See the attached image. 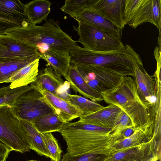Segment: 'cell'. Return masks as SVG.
Masks as SVG:
<instances>
[{"mask_svg": "<svg viewBox=\"0 0 161 161\" xmlns=\"http://www.w3.org/2000/svg\"><path fill=\"white\" fill-rule=\"evenodd\" d=\"M112 131L78 120L66 122L59 132L66 143L67 152L72 156L99 154L108 156L114 141Z\"/></svg>", "mask_w": 161, "mask_h": 161, "instance_id": "obj_1", "label": "cell"}, {"mask_svg": "<svg viewBox=\"0 0 161 161\" xmlns=\"http://www.w3.org/2000/svg\"><path fill=\"white\" fill-rule=\"evenodd\" d=\"M5 34L36 47L40 53L50 49L69 54L76 44L71 36L62 30L59 22L51 19L46 20L42 25L29 23Z\"/></svg>", "mask_w": 161, "mask_h": 161, "instance_id": "obj_2", "label": "cell"}, {"mask_svg": "<svg viewBox=\"0 0 161 161\" xmlns=\"http://www.w3.org/2000/svg\"><path fill=\"white\" fill-rule=\"evenodd\" d=\"M69 54L72 64L98 66L124 76H133V62L143 66L139 54L128 44L120 50L100 52L81 47L76 44Z\"/></svg>", "mask_w": 161, "mask_h": 161, "instance_id": "obj_3", "label": "cell"}, {"mask_svg": "<svg viewBox=\"0 0 161 161\" xmlns=\"http://www.w3.org/2000/svg\"><path fill=\"white\" fill-rule=\"evenodd\" d=\"M108 104L120 108L131 119L137 129L152 126L148 110L140 99L134 79L130 76H125L114 89L102 95Z\"/></svg>", "mask_w": 161, "mask_h": 161, "instance_id": "obj_4", "label": "cell"}, {"mask_svg": "<svg viewBox=\"0 0 161 161\" xmlns=\"http://www.w3.org/2000/svg\"><path fill=\"white\" fill-rule=\"evenodd\" d=\"M0 142L12 151L23 153L31 150L25 130L8 105L0 106Z\"/></svg>", "mask_w": 161, "mask_h": 161, "instance_id": "obj_5", "label": "cell"}, {"mask_svg": "<svg viewBox=\"0 0 161 161\" xmlns=\"http://www.w3.org/2000/svg\"><path fill=\"white\" fill-rule=\"evenodd\" d=\"M161 0H125L124 25L136 29L145 22L155 25L161 31Z\"/></svg>", "mask_w": 161, "mask_h": 161, "instance_id": "obj_6", "label": "cell"}, {"mask_svg": "<svg viewBox=\"0 0 161 161\" xmlns=\"http://www.w3.org/2000/svg\"><path fill=\"white\" fill-rule=\"evenodd\" d=\"M74 30L79 36L78 42L84 47L96 52H107L120 50L125 45L121 39L108 34L90 24L78 22Z\"/></svg>", "mask_w": 161, "mask_h": 161, "instance_id": "obj_7", "label": "cell"}, {"mask_svg": "<svg viewBox=\"0 0 161 161\" xmlns=\"http://www.w3.org/2000/svg\"><path fill=\"white\" fill-rule=\"evenodd\" d=\"M30 85V88L19 96L12 106L16 116L19 119L31 122L54 113L40 90L36 86Z\"/></svg>", "mask_w": 161, "mask_h": 161, "instance_id": "obj_8", "label": "cell"}, {"mask_svg": "<svg viewBox=\"0 0 161 161\" xmlns=\"http://www.w3.org/2000/svg\"><path fill=\"white\" fill-rule=\"evenodd\" d=\"M74 65L89 86L101 95L117 87L125 76L98 66Z\"/></svg>", "mask_w": 161, "mask_h": 161, "instance_id": "obj_9", "label": "cell"}, {"mask_svg": "<svg viewBox=\"0 0 161 161\" xmlns=\"http://www.w3.org/2000/svg\"><path fill=\"white\" fill-rule=\"evenodd\" d=\"M154 136L149 142L116 151L103 161H158L160 160V144Z\"/></svg>", "mask_w": 161, "mask_h": 161, "instance_id": "obj_10", "label": "cell"}, {"mask_svg": "<svg viewBox=\"0 0 161 161\" xmlns=\"http://www.w3.org/2000/svg\"><path fill=\"white\" fill-rule=\"evenodd\" d=\"M133 77L135 80L139 97L147 108L149 113L151 107L154 106L158 100V81L154 80L153 77L145 71L143 66L133 63Z\"/></svg>", "mask_w": 161, "mask_h": 161, "instance_id": "obj_11", "label": "cell"}, {"mask_svg": "<svg viewBox=\"0 0 161 161\" xmlns=\"http://www.w3.org/2000/svg\"><path fill=\"white\" fill-rule=\"evenodd\" d=\"M34 56H41L36 47L8 35L0 36V60H15Z\"/></svg>", "mask_w": 161, "mask_h": 161, "instance_id": "obj_12", "label": "cell"}, {"mask_svg": "<svg viewBox=\"0 0 161 161\" xmlns=\"http://www.w3.org/2000/svg\"><path fill=\"white\" fill-rule=\"evenodd\" d=\"M70 16L78 22L91 25L121 39L122 29L89 8L70 15Z\"/></svg>", "mask_w": 161, "mask_h": 161, "instance_id": "obj_13", "label": "cell"}, {"mask_svg": "<svg viewBox=\"0 0 161 161\" xmlns=\"http://www.w3.org/2000/svg\"><path fill=\"white\" fill-rule=\"evenodd\" d=\"M125 0H97L89 8L123 30L125 27Z\"/></svg>", "mask_w": 161, "mask_h": 161, "instance_id": "obj_14", "label": "cell"}, {"mask_svg": "<svg viewBox=\"0 0 161 161\" xmlns=\"http://www.w3.org/2000/svg\"><path fill=\"white\" fill-rule=\"evenodd\" d=\"M122 110L119 107L110 104L94 113L80 116L79 120L112 129Z\"/></svg>", "mask_w": 161, "mask_h": 161, "instance_id": "obj_15", "label": "cell"}, {"mask_svg": "<svg viewBox=\"0 0 161 161\" xmlns=\"http://www.w3.org/2000/svg\"><path fill=\"white\" fill-rule=\"evenodd\" d=\"M40 90L54 112L65 122H69L82 115V112L66 98L45 90Z\"/></svg>", "mask_w": 161, "mask_h": 161, "instance_id": "obj_16", "label": "cell"}, {"mask_svg": "<svg viewBox=\"0 0 161 161\" xmlns=\"http://www.w3.org/2000/svg\"><path fill=\"white\" fill-rule=\"evenodd\" d=\"M40 90H45L54 95L61 97L62 89L65 82L49 66L38 71L35 81L31 83Z\"/></svg>", "mask_w": 161, "mask_h": 161, "instance_id": "obj_17", "label": "cell"}, {"mask_svg": "<svg viewBox=\"0 0 161 161\" xmlns=\"http://www.w3.org/2000/svg\"><path fill=\"white\" fill-rule=\"evenodd\" d=\"M40 59H37L14 72L8 81L11 89L28 86L36 80Z\"/></svg>", "mask_w": 161, "mask_h": 161, "instance_id": "obj_18", "label": "cell"}, {"mask_svg": "<svg viewBox=\"0 0 161 161\" xmlns=\"http://www.w3.org/2000/svg\"><path fill=\"white\" fill-rule=\"evenodd\" d=\"M66 80L69 83V86L75 92L94 102L103 100L102 95L95 92L85 82L73 64L70 65Z\"/></svg>", "mask_w": 161, "mask_h": 161, "instance_id": "obj_19", "label": "cell"}, {"mask_svg": "<svg viewBox=\"0 0 161 161\" xmlns=\"http://www.w3.org/2000/svg\"><path fill=\"white\" fill-rule=\"evenodd\" d=\"M40 54L41 58L47 62V65L51 67L58 75L67 79L70 65L69 53H63L48 49Z\"/></svg>", "mask_w": 161, "mask_h": 161, "instance_id": "obj_20", "label": "cell"}, {"mask_svg": "<svg viewBox=\"0 0 161 161\" xmlns=\"http://www.w3.org/2000/svg\"><path fill=\"white\" fill-rule=\"evenodd\" d=\"M154 131L153 126L144 127L138 130L132 136L127 138L114 141L111 146L110 154L125 148L136 146L149 142L153 137Z\"/></svg>", "mask_w": 161, "mask_h": 161, "instance_id": "obj_21", "label": "cell"}, {"mask_svg": "<svg viewBox=\"0 0 161 161\" xmlns=\"http://www.w3.org/2000/svg\"><path fill=\"white\" fill-rule=\"evenodd\" d=\"M51 4L46 0H34L25 4V12L29 23L36 25L46 20Z\"/></svg>", "mask_w": 161, "mask_h": 161, "instance_id": "obj_22", "label": "cell"}, {"mask_svg": "<svg viewBox=\"0 0 161 161\" xmlns=\"http://www.w3.org/2000/svg\"><path fill=\"white\" fill-rule=\"evenodd\" d=\"M19 119L26 132L31 150H34L40 155L50 158V154L41 133L37 130L31 121Z\"/></svg>", "mask_w": 161, "mask_h": 161, "instance_id": "obj_23", "label": "cell"}, {"mask_svg": "<svg viewBox=\"0 0 161 161\" xmlns=\"http://www.w3.org/2000/svg\"><path fill=\"white\" fill-rule=\"evenodd\" d=\"M31 122L40 133L59 132L66 123L54 113L36 118Z\"/></svg>", "mask_w": 161, "mask_h": 161, "instance_id": "obj_24", "label": "cell"}, {"mask_svg": "<svg viewBox=\"0 0 161 161\" xmlns=\"http://www.w3.org/2000/svg\"><path fill=\"white\" fill-rule=\"evenodd\" d=\"M41 58V56H34L15 60H0V84L8 83L14 72Z\"/></svg>", "mask_w": 161, "mask_h": 161, "instance_id": "obj_25", "label": "cell"}, {"mask_svg": "<svg viewBox=\"0 0 161 161\" xmlns=\"http://www.w3.org/2000/svg\"><path fill=\"white\" fill-rule=\"evenodd\" d=\"M25 5L19 0H0V14L15 19L28 20Z\"/></svg>", "mask_w": 161, "mask_h": 161, "instance_id": "obj_26", "label": "cell"}, {"mask_svg": "<svg viewBox=\"0 0 161 161\" xmlns=\"http://www.w3.org/2000/svg\"><path fill=\"white\" fill-rule=\"evenodd\" d=\"M66 98L82 112V115L92 113L104 107L97 102L77 95L68 94Z\"/></svg>", "mask_w": 161, "mask_h": 161, "instance_id": "obj_27", "label": "cell"}, {"mask_svg": "<svg viewBox=\"0 0 161 161\" xmlns=\"http://www.w3.org/2000/svg\"><path fill=\"white\" fill-rule=\"evenodd\" d=\"M31 87V86L11 89L9 86L0 88V106L8 105L12 106L18 97Z\"/></svg>", "mask_w": 161, "mask_h": 161, "instance_id": "obj_28", "label": "cell"}, {"mask_svg": "<svg viewBox=\"0 0 161 161\" xmlns=\"http://www.w3.org/2000/svg\"><path fill=\"white\" fill-rule=\"evenodd\" d=\"M97 0H66L61 10L69 15L90 8Z\"/></svg>", "mask_w": 161, "mask_h": 161, "instance_id": "obj_29", "label": "cell"}, {"mask_svg": "<svg viewBox=\"0 0 161 161\" xmlns=\"http://www.w3.org/2000/svg\"><path fill=\"white\" fill-rule=\"evenodd\" d=\"M42 136L51 155V161H60L62 151L57 140L51 132L41 133Z\"/></svg>", "mask_w": 161, "mask_h": 161, "instance_id": "obj_30", "label": "cell"}, {"mask_svg": "<svg viewBox=\"0 0 161 161\" xmlns=\"http://www.w3.org/2000/svg\"><path fill=\"white\" fill-rule=\"evenodd\" d=\"M28 20L15 19L0 14V36L15 29L25 26L29 23Z\"/></svg>", "mask_w": 161, "mask_h": 161, "instance_id": "obj_31", "label": "cell"}, {"mask_svg": "<svg viewBox=\"0 0 161 161\" xmlns=\"http://www.w3.org/2000/svg\"><path fill=\"white\" fill-rule=\"evenodd\" d=\"M107 157L99 154H85L78 156H72L67 152L64 154L60 161H103Z\"/></svg>", "mask_w": 161, "mask_h": 161, "instance_id": "obj_32", "label": "cell"}, {"mask_svg": "<svg viewBox=\"0 0 161 161\" xmlns=\"http://www.w3.org/2000/svg\"><path fill=\"white\" fill-rule=\"evenodd\" d=\"M134 126L129 116L122 110L115 124L112 129V136L119 133L122 130L130 126Z\"/></svg>", "mask_w": 161, "mask_h": 161, "instance_id": "obj_33", "label": "cell"}, {"mask_svg": "<svg viewBox=\"0 0 161 161\" xmlns=\"http://www.w3.org/2000/svg\"><path fill=\"white\" fill-rule=\"evenodd\" d=\"M139 130L134 126H130L122 130L118 134L112 136L114 141L125 139L130 137Z\"/></svg>", "mask_w": 161, "mask_h": 161, "instance_id": "obj_34", "label": "cell"}, {"mask_svg": "<svg viewBox=\"0 0 161 161\" xmlns=\"http://www.w3.org/2000/svg\"><path fill=\"white\" fill-rule=\"evenodd\" d=\"M11 150L0 142V161H6Z\"/></svg>", "mask_w": 161, "mask_h": 161, "instance_id": "obj_35", "label": "cell"}, {"mask_svg": "<svg viewBox=\"0 0 161 161\" xmlns=\"http://www.w3.org/2000/svg\"><path fill=\"white\" fill-rule=\"evenodd\" d=\"M158 161H161V160H158Z\"/></svg>", "mask_w": 161, "mask_h": 161, "instance_id": "obj_36", "label": "cell"}]
</instances>
